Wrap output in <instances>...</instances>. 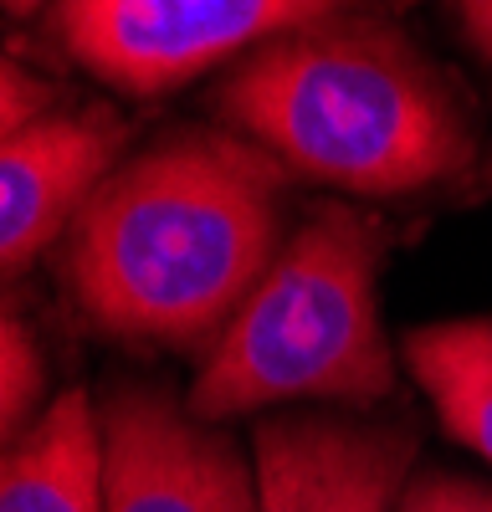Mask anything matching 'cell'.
I'll return each instance as SVG.
<instances>
[{
    "label": "cell",
    "instance_id": "1",
    "mask_svg": "<svg viewBox=\"0 0 492 512\" xmlns=\"http://www.w3.org/2000/svg\"><path fill=\"white\" fill-rule=\"evenodd\" d=\"M282 251V164L221 128H185L113 164L67 231L62 272L103 333L216 344Z\"/></svg>",
    "mask_w": 492,
    "mask_h": 512
},
{
    "label": "cell",
    "instance_id": "4",
    "mask_svg": "<svg viewBox=\"0 0 492 512\" xmlns=\"http://www.w3.org/2000/svg\"><path fill=\"white\" fill-rule=\"evenodd\" d=\"M334 11L349 0H57L52 31L82 72L129 98H159Z\"/></svg>",
    "mask_w": 492,
    "mask_h": 512
},
{
    "label": "cell",
    "instance_id": "5",
    "mask_svg": "<svg viewBox=\"0 0 492 512\" xmlns=\"http://www.w3.org/2000/svg\"><path fill=\"white\" fill-rule=\"evenodd\" d=\"M103 420L108 512H262L241 446L159 390H113Z\"/></svg>",
    "mask_w": 492,
    "mask_h": 512
},
{
    "label": "cell",
    "instance_id": "14",
    "mask_svg": "<svg viewBox=\"0 0 492 512\" xmlns=\"http://www.w3.org/2000/svg\"><path fill=\"white\" fill-rule=\"evenodd\" d=\"M41 6V0H0V11H6V16H31Z\"/></svg>",
    "mask_w": 492,
    "mask_h": 512
},
{
    "label": "cell",
    "instance_id": "8",
    "mask_svg": "<svg viewBox=\"0 0 492 512\" xmlns=\"http://www.w3.org/2000/svg\"><path fill=\"white\" fill-rule=\"evenodd\" d=\"M0 512H108L103 420L82 390L57 395L0 446Z\"/></svg>",
    "mask_w": 492,
    "mask_h": 512
},
{
    "label": "cell",
    "instance_id": "10",
    "mask_svg": "<svg viewBox=\"0 0 492 512\" xmlns=\"http://www.w3.org/2000/svg\"><path fill=\"white\" fill-rule=\"evenodd\" d=\"M41 379H47V364H41L36 338L0 303V446H11L31 425V410L41 400Z\"/></svg>",
    "mask_w": 492,
    "mask_h": 512
},
{
    "label": "cell",
    "instance_id": "6",
    "mask_svg": "<svg viewBox=\"0 0 492 512\" xmlns=\"http://www.w3.org/2000/svg\"><path fill=\"white\" fill-rule=\"evenodd\" d=\"M416 436L405 425L282 415L257 431L262 512H395Z\"/></svg>",
    "mask_w": 492,
    "mask_h": 512
},
{
    "label": "cell",
    "instance_id": "7",
    "mask_svg": "<svg viewBox=\"0 0 492 512\" xmlns=\"http://www.w3.org/2000/svg\"><path fill=\"white\" fill-rule=\"evenodd\" d=\"M118 149L123 123L108 108H57L0 139V277L72 231Z\"/></svg>",
    "mask_w": 492,
    "mask_h": 512
},
{
    "label": "cell",
    "instance_id": "11",
    "mask_svg": "<svg viewBox=\"0 0 492 512\" xmlns=\"http://www.w3.org/2000/svg\"><path fill=\"white\" fill-rule=\"evenodd\" d=\"M47 113H57V93L41 77H31L21 62H11L0 52V139L21 134L26 123L47 118Z\"/></svg>",
    "mask_w": 492,
    "mask_h": 512
},
{
    "label": "cell",
    "instance_id": "15",
    "mask_svg": "<svg viewBox=\"0 0 492 512\" xmlns=\"http://www.w3.org/2000/svg\"><path fill=\"white\" fill-rule=\"evenodd\" d=\"M395 6H421V0H395Z\"/></svg>",
    "mask_w": 492,
    "mask_h": 512
},
{
    "label": "cell",
    "instance_id": "13",
    "mask_svg": "<svg viewBox=\"0 0 492 512\" xmlns=\"http://www.w3.org/2000/svg\"><path fill=\"white\" fill-rule=\"evenodd\" d=\"M457 11H462V26H467L472 52L482 57V67H487V77H492V0H457Z\"/></svg>",
    "mask_w": 492,
    "mask_h": 512
},
{
    "label": "cell",
    "instance_id": "9",
    "mask_svg": "<svg viewBox=\"0 0 492 512\" xmlns=\"http://www.w3.org/2000/svg\"><path fill=\"white\" fill-rule=\"evenodd\" d=\"M405 364L446 431L492 461V318L416 328L405 338Z\"/></svg>",
    "mask_w": 492,
    "mask_h": 512
},
{
    "label": "cell",
    "instance_id": "12",
    "mask_svg": "<svg viewBox=\"0 0 492 512\" xmlns=\"http://www.w3.org/2000/svg\"><path fill=\"white\" fill-rule=\"evenodd\" d=\"M395 512H492V492L467 482V477H421L400 492V507Z\"/></svg>",
    "mask_w": 492,
    "mask_h": 512
},
{
    "label": "cell",
    "instance_id": "2",
    "mask_svg": "<svg viewBox=\"0 0 492 512\" xmlns=\"http://www.w3.org/2000/svg\"><path fill=\"white\" fill-rule=\"evenodd\" d=\"M216 113L282 169L354 195H416L477 159V123L385 21L334 11L231 62Z\"/></svg>",
    "mask_w": 492,
    "mask_h": 512
},
{
    "label": "cell",
    "instance_id": "3",
    "mask_svg": "<svg viewBox=\"0 0 492 512\" xmlns=\"http://www.w3.org/2000/svg\"><path fill=\"white\" fill-rule=\"evenodd\" d=\"M380 236L359 210L323 205L282 241L190 384L205 425L293 400L375 405L395 390L380 328Z\"/></svg>",
    "mask_w": 492,
    "mask_h": 512
}]
</instances>
